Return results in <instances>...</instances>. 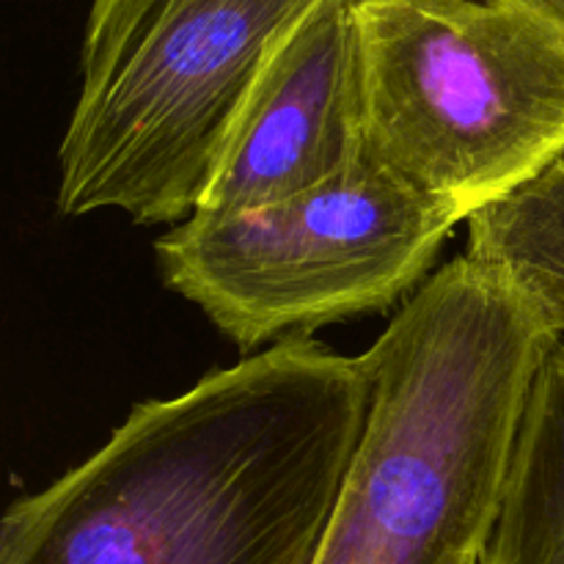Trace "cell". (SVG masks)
I'll list each match as a JSON object with an SVG mask.
<instances>
[{"label": "cell", "instance_id": "4", "mask_svg": "<svg viewBox=\"0 0 564 564\" xmlns=\"http://www.w3.org/2000/svg\"><path fill=\"white\" fill-rule=\"evenodd\" d=\"M460 213L367 149L325 185L229 215L193 213L158 242L165 286L242 350L394 306L424 284Z\"/></svg>", "mask_w": 564, "mask_h": 564}, {"label": "cell", "instance_id": "6", "mask_svg": "<svg viewBox=\"0 0 564 564\" xmlns=\"http://www.w3.org/2000/svg\"><path fill=\"white\" fill-rule=\"evenodd\" d=\"M477 564H564V341L540 367Z\"/></svg>", "mask_w": 564, "mask_h": 564}, {"label": "cell", "instance_id": "2", "mask_svg": "<svg viewBox=\"0 0 564 564\" xmlns=\"http://www.w3.org/2000/svg\"><path fill=\"white\" fill-rule=\"evenodd\" d=\"M317 3L91 0L61 141V213L191 218L264 58Z\"/></svg>", "mask_w": 564, "mask_h": 564}, {"label": "cell", "instance_id": "3", "mask_svg": "<svg viewBox=\"0 0 564 564\" xmlns=\"http://www.w3.org/2000/svg\"><path fill=\"white\" fill-rule=\"evenodd\" d=\"M367 143L463 220L564 149V25L532 0H356Z\"/></svg>", "mask_w": 564, "mask_h": 564}, {"label": "cell", "instance_id": "7", "mask_svg": "<svg viewBox=\"0 0 564 564\" xmlns=\"http://www.w3.org/2000/svg\"><path fill=\"white\" fill-rule=\"evenodd\" d=\"M468 251L564 341V149L538 176L474 213Z\"/></svg>", "mask_w": 564, "mask_h": 564}, {"label": "cell", "instance_id": "5", "mask_svg": "<svg viewBox=\"0 0 564 564\" xmlns=\"http://www.w3.org/2000/svg\"><path fill=\"white\" fill-rule=\"evenodd\" d=\"M356 0H319L264 58L196 213L229 215L345 174L367 149Z\"/></svg>", "mask_w": 564, "mask_h": 564}, {"label": "cell", "instance_id": "8", "mask_svg": "<svg viewBox=\"0 0 564 564\" xmlns=\"http://www.w3.org/2000/svg\"><path fill=\"white\" fill-rule=\"evenodd\" d=\"M532 3H538L545 14H551L564 25V0H532Z\"/></svg>", "mask_w": 564, "mask_h": 564}, {"label": "cell", "instance_id": "1", "mask_svg": "<svg viewBox=\"0 0 564 564\" xmlns=\"http://www.w3.org/2000/svg\"><path fill=\"white\" fill-rule=\"evenodd\" d=\"M369 408L367 358L286 336L17 499L0 564H317Z\"/></svg>", "mask_w": 564, "mask_h": 564}]
</instances>
